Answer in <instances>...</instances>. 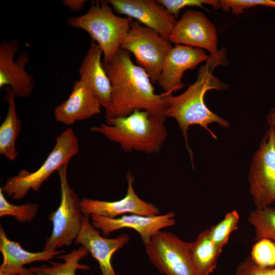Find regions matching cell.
<instances>
[{"label":"cell","instance_id":"6da1fadb","mask_svg":"<svg viewBox=\"0 0 275 275\" xmlns=\"http://www.w3.org/2000/svg\"><path fill=\"white\" fill-rule=\"evenodd\" d=\"M227 52L224 48L210 54L205 63L199 69L196 80L182 93L177 96L161 93L164 104V116L175 119L185 141L186 149L194 167V155L188 143V130L192 125H198L216 139V135L209 129V124L216 123L227 128L229 123L225 119L212 112L206 105L204 97L211 90H223L228 85L214 75L215 69L227 66Z\"/></svg>","mask_w":275,"mask_h":275},{"label":"cell","instance_id":"7a4b0ae2","mask_svg":"<svg viewBox=\"0 0 275 275\" xmlns=\"http://www.w3.org/2000/svg\"><path fill=\"white\" fill-rule=\"evenodd\" d=\"M131 54L120 48L110 61H102L112 88L106 120L128 116L136 109L166 118L161 95L155 93L149 75L132 62Z\"/></svg>","mask_w":275,"mask_h":275},{"label":"cell","instance_id":"3957f363","mask_svg":"<svg viewBox=\"0 0 275 275\" xmlns=\"http://www.w3.org/2000/svg\"><path fill=\"white\" fill-rule=\"evenodd\" d=\"M166 119L136 109L128 116L106 120V124L92 127L91 130L118 144L124 151L155 153L160 151L167 137Z\"/></svg>","mask_w":275,"mask_h":275},{"label":"cell","instance_id":"277c9868","mask_svg":"<svg viewBox=\"0 0 275 275\" xmlns=\"http://www.w3.org/2000/svg\"><path fill=\"white\" fill-rule=\"evenodd\" d=\"M133 20L131 18L115 14L107 1H95L91 2L86 13L70 17L67 18V23L73 28L88 33L92 41L101 48L102 61L107 62L120 48Z\"/></svg>","mask_w":275,"mask_h":275},{"label":"cell","instance_id":"5b68a950","mask_svg":"<svg viewBox=\"0 0 275 275\" xmlns=\"http://www.w3.org/2000/svg\"><path fill=\"white\" fill-rule=\"evenodd\" d=\"M79 151L78 140L73 130L68 128L57 137L53 149L39 169L34 172L20 170L17 174L8 178L1 188L14 200L23 198L31 190L38 191L52 174L68 164Z\"/></svg>","mask_w":275,"mask_h":275},{"label":"cell","instance_id":"8992f818","mask_svg":"<svg viewBox=\"0 0 275 275\" xmlns=\"http://www.w3.org/2000/svg\"><path fill=\"white\" fill-rule=\"evenodd\" d=\"M68 165L62 167L57 171L60 183L61 201L57 210L48 215L53 228L43 251H56L63 246L71 245L79 233L84 218L81 209V200L68 182Z\"/></svg>","mask_w":275,"mask_h":275},{"label":"cell","instance_id":"52a82bcc","mask_svg":"<svg viewBox=\"0 0 275 275\" xmlns=\"http://www.w3.org/2000/svg\"><path fill=\"white\" fill-rule=\"evenodd\" d=\"M172 47L169 39L133 20L120 48L132 53L138 65L144 68L152 82L156 84L165 59Z\"/></svg>","mask_w":275,"mask_h":275},{"label":"cell","instance_id":"ba28073f","mask_svg":"<svg viewBox=\"0 0 275 275\" xmlns=\"http://www.w3.org/2000/svg\"><path fill=\"white\" fill-rule=\"evenodd\" d=\"M248 178L256 208L271 206L275 202V130L271 126L252 157Z\"/></svg>","mask_w":275,"mask_h":275},{"label":"cell","instance_id":"9c48e42d","mask_svg":"<svg viewBox=\"0 0 275 275\" xmlns=\"http://www.w3.org/2000/svg\"><path fill=\"white\" fill-rule=\"evenodd\" d=\"M190 243L160 231L145 245V250L150 261L163 275H199L191 259Z\"/></svg>","mask_w":275,"mask_h":275},{"label":"cell","instance_id":"30bf717a","mask_svg":"<svg viewBox=\"0 0 275 275\" xmlns=\"http://www.w3.org/2000/svg\"><path fill=\"white\" fill-rule=\"evenodd\" d=\"M19 48L16 39L3 40L0 44V88L7 86L16 98H25L32 95L35 81L25 69L29 54L23 51L14 59Z\"/></svg>","mask_w":275,"mask_h":275},{"label":"cell","instance_id":"8fae6325","mask_svg":"<svg viewBox=\"0 0 275 275\" xmlns=\"http://www.w3.org/2000/svg\"><path fill=\"white\" fill-rule=\"evenodd\" d=\"M169 40L176 45H183L208 50L217 51L216 29L212 22L200 11H185L175 26Z\"/></svg>","mask_w":275,"mask_h":275},{"label":"cell","instance_id":"7c38bea8","mask_svg":"<svg viewBox=\"0 0 275 275\" xmlns=\"http://www.w3.org/2000/svg\"><path fill=\"white\" fill-rule=\"evenodd\" d=\"M90 218L92 226L100 230L104 237H107L112 232L121 229H132L140 234L145 245L161 230L176 224L175 214L173 212L154 216L125 214L116 218L92 214Z\"/></svg>","mask_w":275,"mask_h":275},{"label":"cell","instance_id":"4fadbf2b","mask_svg":"<svg viewBox=\"0 0 275 275\" xmlns=\"http://www.w3.org/2000/svg\"><path fill=\"white\" fill-rule=\"evenodd\" d=\"M127 189L126 196L115 201H106L83 198L81 200V209L84 215L92 214L109 218H116L126 213L145 216L159 214L158 208L152 203L141 199L135 193L133 175L128 172L126 175Z\"/></svg>","mask_w":275,"mask_h":275},{"label":"cell","instance_id":"5bb4252c","mask_svg":"<svg viewBox=\"0 0 275 275\" xmlns=\"http://www.w3.org/2000/svg\"><path fill=\"white\" fill-rule=\"evenodd\" d=\"M115 12L135 19L169 39L176 20L157 1L107 0Z\"/></svg>","mask_w":275,"mask_h":275},{"label":"cell","instance_id":"9a60e30c","mask_svg":"<svg viewBox=\"0 0 275 275\" xmlns=\"http://www.w3.org/2000/svg\"><path fill=\"white\" fill-rule=\"evenodd\" d=\"M209 56L200 48L183 45L173 46L164 62L157 84L165 94H172L184 85L182 78L184 72L192 70L200 63L206 62Z\"/></svg>","mask_w":275,"mask_h":275},{"label":"cell","instance_id":"2e32d148","mask_svg":"<svg viewBox=\"0 0 275 275\" xmlns=\"http://www.w3.org/2000/svg\"><path fill=\"white\" fill-rule=\"evenodd\" d=\"M90 218L89 215L84 216L74 243L86 248L97 260L101 275H117L112 264V258L117 251L129 241L130 237L124 233L114 238L102 236L98 229L92 226Z\"/></svg>","mask_w":275,"mask_h":275},{"label":"cell","instance_id":"e0dca14e","mask_svg":"<svg viewBox=\"0 0 275 275\" xmlns=\"http://www.w3.org/2000/svg\"><path fill=\"white\" fill-rule=\"evenodd\" d=\"M101 107L90 88L79 79L74 82L68 98L55 107L54 117L57 122L71 125L100 114Z\"/></svg>","mask_w":275,"mask_h":275},{"label":"cell","instance_id":"ac0fdd59","mask_svg":"<svg viewBox=\"0 0 275 275\" xmlns=\"http://www.w3.org/2000/svg\"><path fill=\"white\" fill-rule=\"evenodd\" d=\"M103 52L94 41L83 58L79 69V79L91 90L105 110L111 103L112 85L102 64Z\"/></svg>","mask_w":275,"mask_h":275},{"label":"cell","instance_id":"d6986e66","mask_svg":"<svg viewBox=\"0 0 275 275\" xmlns=\"http://www.w3.org/2000/svg\"><path fill=\"white\" fill-rule=\"evenodd\" d=\"M0 251L3 256V262L0 271L7 275L33 274L29 268L24 266L38 261H49L64 251H42L31 252L24 250L19 243L9 239L1 225Z\"/></svg>","mask_w":275,"mask_h":275},{"label":"cell","instance_id":"ffe728a7","mask_svg":"<svg viewBox=\"0 0 275 275\" xmlns=\"http://www.w3.org/2000/svg\"><path fill=\"white\" fill-rule=\"evenodd\" d=\"M4 100L8 104L6 116L0 126V154L10 161L18 155L16 141L21 130V123L16 112V98L9 87Z\"/></svg>","mask_w":275,"mask_h":275},{"label":"cell","instance_id":"44dd1931","mask_svg":"<svg viewBox=\"0 0 275 275\" xmlns=\"http://www.w3.org/2000/svg\"><path fill=\"white\" fill-rule=\"evenodd\" d=\"M222 250L211 239L208 229L200 233L190 243L191 259L199 275H209L213 272Z\"/></svg>","mask_w":275,"mask_h":275},{"label":"cell","instance_id":"7402d4cb","mask_svg":"<svg viewBox=\"0 0 275 275\" xmlns=\"http://www.w3.org/2000/svg\"><path fill=\"white\" fill-rule=\"evenodd\" d=\"M89 253L83 246L74 249L70 253L58 256L63 262L48 261L49 265L32 266L29 268L33 275H76L78 270H88L90 266L80 263Z\"/></svg>","mask_w":275,"mask_h":275},{"label":"cell","instance_id":"603a6c76","mask_svg":"<svg viewBox=\"0 0 275 275\" xmlns=\"http://www.w3.org/2000/svg\"><path fill=\"white\" fill-rule=\"evenodd\" d=\"M255 231V240L270 239L275 243V207L271 206L252 211L248 217Z\"/></svg>","mask_w":275,"mask_h":275},{"label":"cell","instance_id":"cb8c5ba5","mask_svg":"<svg viewBox=\"0 0 275 275\" xmlns=\"http://www.w3.org/2000/svg\"><path fill=\"white\" fill-rule=\"evenodd\" d=\"M239 221V215L236 210L227 213L222 221L208 229L211 239L223 249L231 233L237 229Z\"/></svg>","mask_w":275,"mask_h":275},{"label":"cell","instance_id":"d4e9b609","mask_svg":"<svg viewBox=\"0 0 275 275\" xmlns=\"http://www.w3.org/2000/svg\"><path fill=\"white\" fill-rule=\"evenodd\" d=\"M39 205L35 203H26L15 205L9 202L0 188V216H12L19 222H31L36 216Z\"/></svg>","mask_w":275,"mask_h":275},{"label":"cell","instance_id":"484cf974","mask_svg":"<svg viewBox=\"0 0 275 275\" xmlns=\"http://www.w3.org/2000/svg\"><path fill=\"white\" fill-rule=\"evenodd\" d=\"M252 262L258 267L271 268L275 267V243L263 238L256 241L249 256Z\"/></svg>","mask_w":275,"mask_h":275},{"label":"cell","instance_id":"4316f807","mask_svg":"<svg viewBox=\"0 0 275 275\" xmlns=\"http://www.w3.org/2000/svg\"><path fill=\"white\" fill-rule=\"evenodd\" d=\"M219 8L224 12H231L235 15L243 13L245 10L256 6H265L275 8L273 0H220Z\"/></svg>","mask_w":275,"mask_h":275},{"label":"cell","instance_id":"83f0119b","mask_svg":"<svg viewBox=\"0 0 275 275\" xmlns=\"http://www.w3.org/2000/svg\"><path fill=\"white\" fill-rule=\"evenodd\" d=\"M166 10L176 19L180 10L186 7H203L204 5H209L213 8L219 9V1L216 0H157Z\"/></svg>","mask_w":275,"mask_h":275},{"label":"cell","instance_id":"f1b7e54d","mask_svg":"<svg viewBox=\"0 0 275 275\" xmlns=\"http://www.w3.org/2000/svg\"><path fill=\"white\" fill-rule=\"evenodd\" d=\"M236 275H275V267L267 269L260 268L252 262L249 256L237 266Z\"/></svg>","mask_w":275,"mask_h":275},{"label":"cell","instance_id":"f546056e","mask_svg":"<svg viewBox=\"0 0 275 275\" xmlns=\"http://www.w3.org/2000/svg\"><path fill=\"white\" fill-rule=\"evenodd\" d=\"M85 0H63V4L71 11L78 12L81 10L86 4Z\"/></svg>","mask_w":275,"mask_h":275},{"label":"cell","instance_id":"4dcf8cb0","mask_svg":"<svg viewBox=\"0 0 275 275\" xmlns=\"http://www.w3.org/2000/svg\"><path fill=\"white\" fill-rule=\"evenodd\" d=\"M266 121L268 126L273 127L275 130V108H272L266 116Z\"/></svg>","mask_w":275,"mask_h":275},{"label":"cell","instance_id":"1f68e13d","mask_svg":"<svg viewBox=\"0 0 275 275\" xmlns=\"http://www.w3.org/2000/svg\"><path fill=\"white\" fill-rule=\"evenodd\" d=\"M0 275H7V274H6L5 272L0 271Z\"/></svg>","mask_w":275,"mask_h":275},{"label":"cell","instance_id":"d6a6232c","mask_svg":"<svg viewBox=\"0 0 275 275\" xmlns=\"http://www.w3.org/2000/svg\"><path fill=\"white\" fill-rule=\"evenodd\" d=\"M21 275H24V274H21ZM30 275H33V274H30Z\"/></svg>","mask_w":275,"mask_h":275}]
</instances>
